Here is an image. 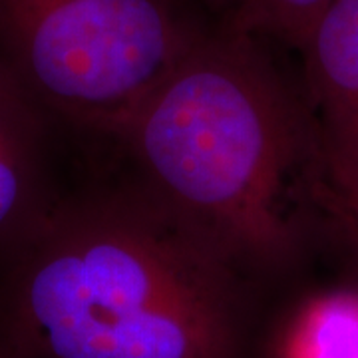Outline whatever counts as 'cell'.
Returning a JSON list of instances; mask_svg holds the SVG:
<instances>
[{
	"instance_id": "obj_5",
	"label": "cell",
	"mask_w": 358,
	"mask_h": 358,
	"mask_svg": "<svg viewBox=\"0 0 358 358\" xmlns=\"http://www.w3.org/2000/svg\"><path fill=\"white\" fill-rule=\"evenodd\" d=\"M64 138L0 66V259L56 203Z\"/></svg>"
},
{
	"instance_id": "obj_9",
	"label": "cell",
	"mask_w": 358,
	"mask_h": 358,
	"mask_svg": "<svg viewBox=\"0 0 358 358\" xmlns=\"http://www.w3.org/2000/svg\"><path fill=\"white\" fill-rule=\"evenodd\" d=\"M201 2H203V0H201Z\"/></svg>"
},
{
	"instance_id": "obj_2",
	"label": "cell",
	"mask_w": 358,
	"mask_h": 358,
	"mask_svg": "<svg viewBox=\"0 0 358 358\" xmlns=\"http://www.w3.org/2000/svg\"><path fill=\"white\" fill-rule=\"evenodd\" d=\"M263 40L209 22L112 138L129 178L261 289L303 259L301 183L324 195L307 103Z\"/></svg>"
},
{
	"instance_id": "obj_7",
	"label": "cell",
	"mask_w": 358,
	"mask_h": 358,
	"mask_svg": "<svg viewBox=\"0 0 358 358\" xmlns=\"http://www.w3.org/2000/svg\"><path fill=\"white\" fill-rule=\"evenodd\" d=\"M331 2L333 0H203V4L219 10V18L299 52Z\"/></svg>"
},
{
	"instance_id": "obj_6",
	"label": "cell",
	"mask_w": 358,
	"mask_h": 358,
	"mask_svg": "<svg viewBox=\"0 0 358 358\" xmlns=\"http://www.w3.org/2000/svg\"><path fill=\"white\" fill-rule=\"evenodd\" d=\"M267 358H358V289H331L299 303Z\"/></svg>"
},
{
	"instance_id": "obj_1",
	"label": "cell",
	"mask_w": 358,
	"mask_h": 358,
	"mask_svg": "<svg viewBox=\"0 0 358 358\" xmlns=\"http://www.w3.org/2000/svg\"><path fill=\"white\" fill-rule=\"evenodd\" d=\"M257 287L136 179L66 189L0 259L20 358H255Z\"/></svg>"
},
{
	"instance_id": "obj_3",
	"label": "cell",
	"mask_w": 358,
	"mask_h": 358,
	"mask_svg": "<svg viewBox=\"0 0 358 358\" xmlns=\"http://www.w3.org/2000/svg\"><path fill=\"white\" fill-rule=\"evenodd\" d=\"M207 24L195 0H0V66L64 140L114 138Z\"/></svg>"
},
{
	"instance_id": "obj_4",
	"label": "cell",
	"mask_w": 358,
	"mask_h": 358,
	"mask_svg": "<svg viewBox=\"0 0 358 358\" xmlns=\"http://www.w3.org/2000/svg\"><path fill=\"white\" fill-rule=\"evenodd\" d=\"M301 54L327 205L358 235V0H333Z\"/></svg>"
},
{
	"instance_id": "obj_8",
	"label": "cell",
	"mask_w": 358,
	"mask_h": 358,
	"mask_svg": "<svg viewBox=\"0 0 358 358\" xmlns=\"http://www.w3.org/2000/svg\"><path fill=\"white\" fill-rule=\"evenodd\" d=\"M0 358H20V357H16L13 350H10L8 346H6L4 343H2V341H0Z\"/></svg>"
}]
</instances>
